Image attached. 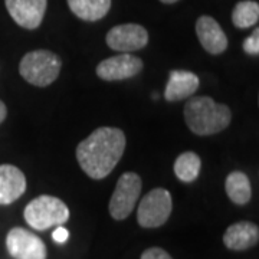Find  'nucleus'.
Returning <instances> with one entry per match:
<instances>
[{
    "mask_svg": "<svg viewBox=\"0 0 259 259\" xmlns=\"http://www.w3.org/2000/svg\"><path fill=\"white\" fill-rule=\"evenodd\" d=\"M225 190L232 202L239 206L248 203L252 197V186H250L249 177L239 170H235L228 175L226 182H225Z\"/></svg>",
    "mask_w": 259,
    "mask_h": 259,
    "instance_id": "obj_16",
    "label": "nucleus"
},
{
    "mask_svg": "<svg viewBox=\"0 0 259 259\" xmlns=\"http://www.w3.org/2000/svg\"><path fill=\"white\" fill-rule=\"evenodd\" d=\"M62 68V61L52 51H30L20 59L19 74L35 87H48L55 82Z\"/></svg>",
    "mask_w": 259,
    "mask_h": 259,
    "instance_id": "obj_3",
    "label": "nucleus"
},
{
    "mask_svg": "<svg viewBox=\"0 0 259 259\" xmlns=\"http://www.w3.org/2000/svg\"><path fill=\"white\" fill-rule=\"evenodd\" d=\"M243 49L249 55H258L259 54V29L256 28L253 33L243 42Z\"/></svg>",
    "mask_w": 259,
    "mask_h": 259,
    "instance_id": "obj_19",
    "label": "nucleus"
},
{
    "mask_svg": "<svg viewBox=\"0 0 259 259\" xmlns=\"http://www.w3.org/2000/svg\"><path fill=\"white\" fill-rule=\"evenodd\" d=\"M71 12L85 22H97L107 16L111 0H66Z\"/></svg>",
    "mask_w": 259,
    "mask_h": 259,
    "instance_id": "obj_15",
    "label": "nucleus"
},
{
    "mask_svg": "<svg viewBox=\"0 0 259 259\" xmlns=\"http://www.w3.org/2000/svg\"><path fill=\"white\" fill-rule=\"evenodd\" d=\"M52 239L56 243H65V242L69 239V231L64 228L62 225L61 226H56V229L52 232Z\"/></svg>",
    "mask_w": 259,
    "mask_h": 259,
    "instance_id": "obj_21",
    "label": "nucleus"
},
{
    "mask_svg": "<svg viewBox=\"0 0 259 259\" xmlns=\"http://www.w3.org/2000/svg\"><path fill=\"white\" fill-rule=\"evenodd\" d=\"M25 221L36 231H47L52 226H61L69 221L68 206L55 196L40 194L30 200L23 210Z\"/></svg>",
    "mask_w": 259,
    "mask_h": 259,
    "instance_id": "obj_4",
    "label": "nucleus"
},
{
    "mask_svg": "<svg viewBox=\"0 0 259 259\" xmlns=\"http://www.w3.org/2000/svg\"><path fill=\"white\" fill-rule=\"evenodd\" d=\"M199 76L193 72L185 69H175L168 76V82L164 90V98L168 102L190 98L199 90Z\"/></svg>",
    "mask_w": 259,
    "mask_h": 259,
    "instance_id": "obj_13",
    "label": "nucleus"
},
{
    "mask_svg": "<svg viewBox=\"0 0 259 259\" xmlns=\"http://www.w3.org/2000/svg\"><path fill=\"white\" fill-rule=\"evenodd\" d=\"M6 117H8V107L5 102L0 101V124L6 120Z\"/></svg>",
    "mask_w": 259,
    "mask_h": 259,
    "instance_id": "obj_22",
    "label": "nucleus"
},
{
    "mask_svg": "<svg viewBox=\"0 0 259 259\" xmlns=\"http://www.w3.org/2000/svg\"><path fill=\"white\" fill-rule=\"evenodd\" d=\"M143 69V61L131 54H121L101 61L95 72L102 81H122L139 75Z\"/></svg>",
    "mask_w": 259,
    "mask_h": 259,
    "instance_id": "obj_9",
    "label": "nucleus"
},
{
    "mask_svg": "<svg viewBox=\"0 0 259 259\" xmlns=\"http://www.w3.org/2000/svg\"><path fill=\"white\" fill-rule=\"evenodd\" d=\"M187 127L196 136H213L229 127L232 121L231 108L214 102L210 97L189 98L183 110Z\"/></svg>",
    "mask_w": 259,
    "mask_h": 259,
    "instance_id": "obj_2",
    "label": "nucleus"
},
{
    "mask_svg": "<svg viewBox=\"0 0 259 259\" xmlns=\"http://www.w3.org/2000/svg\"><path fill=\"white\" fill-rule=\"evenodd\" d=\"M125 146L127 140L122 130L115 127L97 128L78 144V164L94 180L105 179L118 164Z\"/></svg>",
    "mask_w": 259,
    "mask_h": 259,
    "instance_id": "obj_1",
    "label": "nucleus"
},
{
    "mask_svg": "<svg viewBox=\"0 0 259 259\" xmlns=\"http://www.w3.org/2000/svg\"><path fill=\"white\" fill-rule=\"evenodd\" d=\"M259 19V5L253 0L239 2L232 12V22L238 29L255 26Z\"/></svg>",
    "mask_w": 259,
    "mask_h": 259,
    "instance_id": "obj_18",
    "label": "nucleus"
},
{
    "mask_svg": "<svg viewBox=\"0 0 259 259\" xmlns=\"http://www.w3.org/2000/svg\"><path fill=\"white\" fill-rule=\"evenodd\" d=\"M173 210V199L167 189L156 187L150 190L139 204L137 222L141 228L154 229L168 221Z\"/></svg>",
    "mask_w": 259,
    "mask_h": 259,
    "instance_id": "obj_5",
    "label": "nucleus"
},
{
    "mask_svg": "<svg viewBox=\"0 0 259 259\" xmlns=\"http://www.w3.org/2000/svg\"><path fill=\"white\" fill-rule=\"evenodd\" d=\"M5 5L20 28L33 30L44 22L48 0H5Z\"/></svg>",
    "mask_w": 259,
    "mask_h": 259,
    "instance_id": "obj_10",
    "label": "nucleus"
},
{
    "mask_svg": "<svg viewBox=\"0 0 259 259\" xmlns=\"http://www.w3.org/2000/svg\"><path fill=\"white\" fill-rule=\"evenodd\" d=\"M6 248L13 259H47L48 250L44 241L23 228L10 229L6 236Z\"/></svg>",
    "mask_w": 259,
    "mask_h": 259,
    "instance_id": "obj_7",
    "label": "nucleus"
},
{
    "mask_svg": "<svg viewBox=\"0 0 259 259\" xmlns=\"http://www.w3.org/2000/svg\"><path fill=\"white\" fill-rule=\"evenodd\" d=\"M196 35L206 52L221 55L228 48V36L212 16L203 15L196 22Z\"/></svg>",
    "mask_w": 259,
    "mask_h": 259,
    "instance_id": "obj_11",
    "label": "nucleus"
},
{
    "mask_svg": "<svg viewBox=\"0 0 259 259\" xmlns=\"http://www.w3.org/2000/svg\"><path fill=\"white\" fill-rule=\"evenodd\" d=\"M258 241V226L255 223L246 222V221L231 225L223 235V243L231 250L249 249L252 246H255Z\"/></svg>",
    "mask_w": 259,
    "mask_h": 259,
    "instance_id": "obj_14",
    "label": "nucleus"
},
{
    "mask_svg": "<svg viewBox=\"0 0 259 259\" xmlns=\"http://www.w3.org/2000/svg\"><path fill=\"white\" fill-rule=\"evenodd\" d=\"M200 167H202L200 157L193 151H185L176 158L173 170L180 182L192 183L199 177Z\"/></svg>",
    "mask_w": 259,
    "mask_h": 259,
    "instance_id": "obj_17",
    "label": "nucleus"
},
{
    "mask_svg": "<svg viewBox=\"0 0 259 259\" xmlns=\"http://www.w3.org/2000/svg\"><path fill=\"white\" fill-rule=\"evenodd\" d=\"M141 187H143L141 177L137 173L127 171L121 175L112 192L110 206H108L112 219L124 221L128 218L139 202Z\"/></svg>",
    "mask_w": 259,
    "mask_h": 259,
    "instance_id": "obj_6",
    "label": "nucleus"
},
{
    "mask_svg": "<svg viewBox=\"0 0 259 259\" xmlns=\"http://www.w3.org/2000/svg\"><path fill=\"white\" fill-rule=\"evenodd\" d=\"M141 259H173V258H171V256L168 255V252H166L164 249L154 246V248H148V249L144 250V252L141 253Z\"/></svg>",
    "mask_w": 259,
    "mask_h": 259,
    "instance_id": "obj_20",
    "label": "nucleus"
},
{
    "mask_svg": "<svg viewBox=\"0 0 259 259\" xmlns=\"http://www.w3.org/2000/svg\"><path fill=\"white\" fill-rule=\"evenodd\" d=\"M161 3H166V5H173V3H176L179 0H160Z\"/></svg>",
    "mask_w": 259,
    "mask_h": 259,
    "instance_id": "obj_23",
    "label": "nucleus"
},
{
    "mask_svg": "<svg viewBox=\"0 0 259 259\" xmlns=\"http://www.w3.org/2000/svg\"><path fill=\"white\" fill-rule=\"evenodd\" d=\"M105 40L112 51L128 54L147 47L148 32L144 26L137 23H124L110 29Z\"/></svg>",
    "mask_w": 259,
    "mask_h": 259,
    "instance_id": "obj_8",
    "label": "nucleus"
},
{
    "mask_svg": "<svg viewBox=\"0 0 259 259\" xmlns=\"http://www.w3.org/2000/svg\"><path fill=\"white\" fill-rule=\"evenodd\" d=\"M26 192V177L19 167L0 164V204H12Z\"/></svg>",
    "mask_w": 259,
    "mask_h": 259,
    "instance_id": "obj_12",
    "label": "nucleus"
}]
</instances>
